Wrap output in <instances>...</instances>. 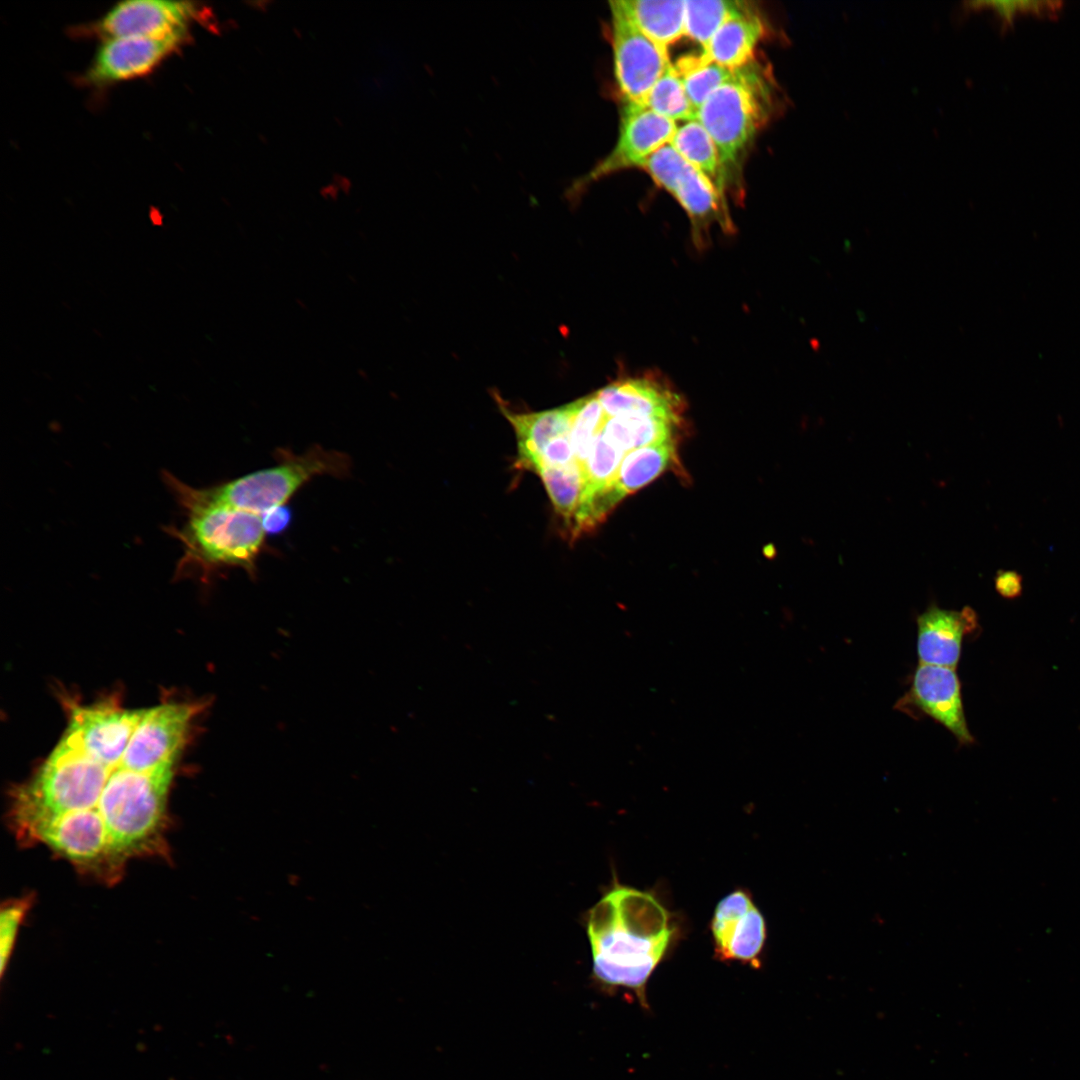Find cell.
<instances>
[{
    "label": "cell",
    "mask_w": 1080,
    "mask_h": 1080,
    "mask_svg": "<svg viewBox=\"0 0 1080 1080\" xmlns=\"http://www.w3.org/2000/svg\"><path fill=\"white\" fill-rule=\"evenodd\" d=\"M1063 2L1051 0H1006V1H966L963 3L965 13L979 10H992L1000 21L1002 29L1009 28L1017 14L1029 13L1037 16H1055L1062 8Z\"/></svg>",
    "instance_id": "obj_24"
},
{
    "label": "cell",
    "mask_w": 1080,
    "mask_h": 1080,
    "mask_svg": "<svg viewBox=\"0 0 1080 1080\" xmlns=\"http://www.w3.org/2000/svg\"><path fill=\"white\" fill-rule=\"evenodd\" d=\"M996 591L1004 598L1013 599L1022 593V576L1012 570H999L994 579Z\"/></svg>",
    "instance_id": "obj_27"
},
{
    "label": "cell",
    "mask_w": 1080,
    "mask_h": 1080,
    "mask_svg": "<svg viewBox=\"0 0 1080 1080\" xmlns=\"http://www.w3.org/2000/svg\"><path fill=\"white\" fill-rule=\"evenodd\" d=\"M275 456V465L213 487L194 488L173 475L169 477L168 485L197 501L262 517L284 506L314 477L345 478L351 471L348 455L321 446H314L302 454L280 448Z\"/></svg>",
    "instance_id": "obj_3"
},
{
    "label": "cell",
    "mask_w": 1080,
    "mask_h": 1080,
    "mask_svg": "<svg viewBox=\"0 0 1080 1080\" xmlns=\"http://www.w3.org/2000/svg\"><path fill=\"white\" fill-rule=\"evenodd\" d=\"M764 33L762 18L747 2L722 24L702 53L719 65L739 69L752 63L755 48Z\"/></svg>",
    "instance_id": "obj_12"
},
{
    "label": "cell",
    "mask_w": 1080,
    "mask_h": 1080,
    "mask_svg": "<svg viewBox=\"0 0 1080 1080\" xmlns=\"http://www.w3.org/2000/svg\"><path fill=\"white\" fill-rule=\"evenodd\" d=\"M573 403V419L569 438L580 466L588 457L594 437L602 430L607 414L596 392Z\"/></svg>",
    "instance_id": "obj_23"
},
{
    "label": "cell",
    "mask_w": 1080,
    "mask_h": 1080,
    "mask_svg": "<svg viewBox=\"0 0 1080 1080\" xmlns=\"http://www.w3.org/2000/svg\"><path fill=\"white\" fill-rule=\"evenodd\" d=\"M625 454L604 437L602 430L594 437L588 457L581 465L583 491L580 502L613 483Z\"/></svg>",
    "instance_id": "obj_21"
},
{
    "label": "cell",
    "mask_w": 1080,
    "mask_h": 1080,
    "mask_svg": "<svg viewBox=\"0 0 1080 1080\" xmlns=\"http://www.w3.org/2000/svg\"><path fill=\"white\" fill-rule=\"evenodd\" d=\"M767 80L753 63L735 69L697 112L717 147L725 175L768 119L772 102Z\"/></svg>",
    "instance_id": "obj_4"
},
{
    "label": "cell",
    "mask_w": 1080,
    "mask_h": 1080,
    "mask_svg": "<svg viewBox=\"0 0 1080 1080\" xmlns=\"http://www.w3.org/2000/svg\"><path fill=\"white\" fill-rule=\"evenodd\" d=\"M632 22L662 50L685 35V0H617Z\"/></svg>",
    "instance_id": "obj_15"
},
{
    "label": "cell",
    "mask_w": 1080,
    "mask_h": 1080,
    "mask_svg": "<svg viewBox=\"0 0 1080 1080\" xmlns=\"http://www.w3.org/2000/svg\"><path fill=\"white\" fill-rule=\"evenodd\" d=\"M500 402V401H498ZM513 426L519 451L520 465L530 468L542 449L555 438L569 435L573 419V403L534 413H515L499 404Z\"/></svg>",
    "instance_id": "obj_13"
},
{
    "label": "cell",
    "mask_w": 1080,
    "mask_h": 1080,
    "mask_svg": "<svg viewBox=\"0 0 1080 1080\" xmlns=\"http://www.w3.org/2000/svg\"><path fill=\"white\" fill-rule=\"evenodd\" d=\"M577 461L569 435L555 438L540 452L529 469L536 471L540 467H561Z\"/></svg>",
    "instance_id": "obj_26"
},
{
    "label": "cell",
    "mask_w": 1080,
    "mask_h": 1080,
    "mask_svg": "<svg viewBox=\"0 0 1080 1080\" xmlns=\"http://www.w3.org/2000/svg\"><path fill=\"white\" fill-rule=\"evenodd\" d=\"M30 901L18 899L4 905L0 913V969L3 977L9 963L19 927L29 909Z\"/></svg>",
    "instance_id": "obj_25"
},
{
    "label": "cell",
    "mask_w": 1080,
    "mask_h": 1080,
    "mask_svg": "<svg viewBox=\"0 0 1080 1080\" xmlns=\"http://www.w3.org/2000/svg\"><path fill=\"white\" fill-rule=\"evenodd\" d=\"M895 708L911 717L915 713L929 716L949 730L962 745L974 742L964 714L961 683L953 668L919 663L910 689Z\"/></svg>",
    "instance_id": "obj_8"
},
{
    "label": "cell",
    "mask_w": 1080,
    "mask_h": 1080,
    "mask_svg": "<svg viewBox=\"0 0 1080 1080\" xmlns=\"http://www.w3.org/2000/svg\"><path fill=\"white\" fill-rule=\"evenodd\" d=\"M673 66L696 112L716 89L733 76L735 70L710 61L703 53L683 56Z\"/></svg>",
    "instance_id": "obj_18"
},
{
    "label": "cell",
    "mask_w": 1080,
    "mask_h": 1080,
    "mask_svg": "<svg viewBox=\"0 0 1080 1080\" xmlns=\"http://www.w3.org/2000/svg\"><path fill=\"white\" fill-rule=\"evenodd\" d=\"M593 976L632 990L647 1008L646 985L673 937L669 913L650 893L618 883L587 912Z\"/></svg>",
    "instance_id": "obj_1"
},
{
    "label": "cell",
    "mask_w": 1080,
    "mask_h": 1080,
    "mask_svg": "<svg viewBox=\"0 0 1080 1080\" xmlns=\"http://www.w3.org/2000/svg\"><path fill=\"white\" fill-rule=\"evenodd\" d=\"M645 106L672 121L697 119L681 77L671 63L650 90Z\"/></svg>",
    "instance_id": "obj_22"
},
{
    "label": "cell",
    "mask_w": 1080,
    "mask_h": 1080,
    "mask_svg": "<svg viewBox=\"0 0 1080 1080\" xmlns=\"http://www.w3.org/2000/svg\"><path fill=\"white\" fill-rule=\"evenodd\" d=\"M606 414L602 434L624 452L673 441L681 420V415L636 412Z\"/></svg>",
    "instance_id": "obj_14"
},
{
    "label": "cell",
    "mask_w": 1080,
    "mask_h": 1080,
    "mask_svg": "<svg viewBox=\"0 0 1080 1080\" xmlns=\"http://www.w3.org/2000/svg\"><path fill=\"white\" fill-rule=\"evenodd\" d=\"M619 136L611 152L584 176L572 183L569 196L576 197L589 184L614 172L641 168L659 148L671 142L677 126L646 106L625 102Z\"/></svg>",
    "instance_id": "obj_6"
},
{
    "label": "cell",
    "mask_w": 1080,
    "mask_h": 1080,
    "mask_svg": "<svg viewBox=\"0 0 1080 1080\" xmlns=\"http://www.w3.org/2000/svg\"><path fill=\"white\" fill-rule=\"evenodd\" d=\"M266 533H278L286 528L290 521V512L284 506L262 516Z\"/></svg>",
    "instance_id": "obj_28"
},
{
    "label": "cell",
    "mask_w": 1080,
    "mask_h": 1080,
    "mask_svg": "<svg viewBox=\"0 0 1080 1080\" xmlns=\"http://www.w3.org/2000/svg\"><path fill=\"white\" fill-rule=\"evenodd\" d=\"M205 8L191 2L130 0L118 3L95 25L105 39L116 37L162 38L189 34L193 20L209 18Z\"/></svg>",
    "instance_id": "obj_7"
},
{
    "label": "cell",
    "mask_w": 1080,
    "mask_h": 1080,
    "mask_svg": "<svg viewBox=\"0 0 1080 1080\" xmlns=\"http://www.w3.org/2000/svg\"><path fill=\"white\" fill-rule=\"evenodd\" d=\"M171 491L186 513L181 527L168 528L183 546L177 576L196 574L208 582L220 569L237 567L254 577L256 562L266 547L262 517Z\"/></svg>",
    "instance_id": "obj_2"
},
{
    "label": "cell",
    "mask_w": 1080,
    "mask_h": 1080,
    "mask_svg": "<svg viewBox=\"0 0 1080 1080\" xmlns=\"http://www.w3.org/2000/svg\"><path fill=\"white\" fill-rule=\"evenodd\" d=\"M977 626V615L970 607L957 611L929 606L917 617L919 663L955 669L963 638Z\"/></svg>",
    "instance_id": "obj_11"
},
{
    "label": "cell",
    "mask_w": 1080,
    "mask_h": 1080,
    "mask_svg": "<svg viewBox=\"0 0 1080 1080\" xmlns=\"http://www.w3.org/2000/svg\"><path fill=\"white\" fill-rule=\"evenodd\" d=\"M670 143L687 162L710 180L724 198L726 175L717 147L700 121H686L677 127Z\"/></svg>",
    "instance_id": "obj_16"
},
{
    "label": "cell",
    "mask_w": 1080,
    "mask_h": 1080,
    "mask_svg": "<svg viewBox=\"0 0 1080 1080\" xmlns=\"http://www.w3.org/2000/svg\"><path fill=\"white\" fill-rule=\"evenodd\" d=\"M614 74L625 102L645 106L647 96L671 64L668 51L649 39L626 15L618 1H610Z\"/></svg>",
    "instance_id": "obj_5"
},
{
    "label": "cell",
    "mask_w": 1080,
    "mask_h": 1080,
    "mask_svg": "<svg viewBox=\"0 0 1080 1080\" xmlns=\"http://www.w3.org/2000/svg\"><path fill=\"white\" fill-rule=\"evenodd\" d=\"M535 472L541 477L555 511L571 527L583 491L580 464L575 461L567 466L540 467Z\"/></svg>",
    "instance_id": "obj_19"
},
{
    "label": "cell",
    "mask_w": 1080,
    "mask_h": 1080,
    "mask_svg": "<svg viewBox=\"0 0 1080 1080\" xmlns=\"http://www.w3.org/2000/svg\"><path fill=\"white\" fill-rule=\"evenodd\" d=\"M675 458L673 441L631 450L625 454L613 485L624 498L668 469Z\"/></svg>",
    "instance_id": "obj_17"
},
{
    "label": "cell",
    "mask_w": 1080,
    "mask_h": 1080,
    "mask_svg": "<svg viewBox=\"0 0 1080 1080\" xmlns=\"http://www.w3.org/2000/svg\"><path fill=\"white\" fill-rule=\"evenodd\" d=\"M746 4L738 0H685V35L706 49L722 24Z\"/></svg>",
    "instance_id": "obj_20"
},
{
    "label": "cell",
    "mask_w": 1080,
    "mask_h": 1080,
    "mask_svg": "<svg viewBox=\"0 0 1080 1080\" xmlns=\"http://www.w3.org/2000/svg\"><path fill=\"white\" fill-rule=\"evenodd\" d=\"M716 953L721 960L759 965L766 939V925L750 895L737 890L717 905L711 925Z\"/></svg>",
    "instance_id": "obj_10"
},
{
    "label": "cell",
    "mask_w": 1080,
    "mask_h": 1080,
    "mask_svg": "<svg viewBox=\"0 0 1080 1080\" xmlns=\"http://www.w3.org/2000/svg\"><path fill=\"white\" fill-rule=\"evenodd\" d=\"M188 37L189 34H179L105 39L86 72L85 81L103 86L146 75L178 50Z\"/></svg>",
    "instance_id": "obj_9"
}]
</instances>
